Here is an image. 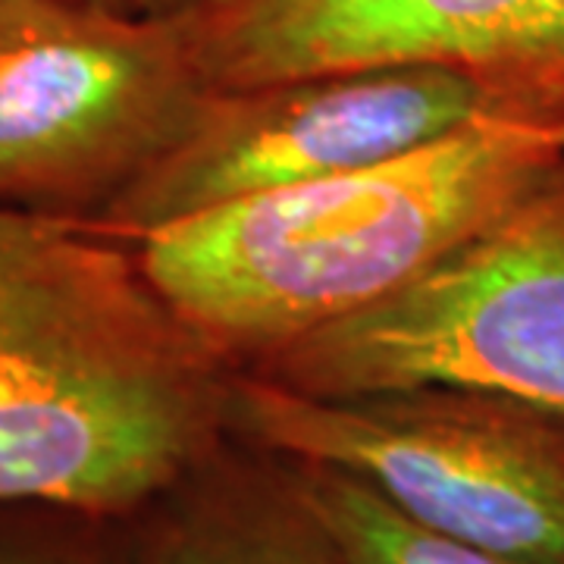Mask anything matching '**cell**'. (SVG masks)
<instances>
[{
  "instance_id": "7",
  "label": "cell",
  "mask_w": 564,
  "mask_h": 564,
  "mask_svg": "<svg viewBox=\"0 0 564 564\" xmlns=\"http://www.w3.org/2000/svg\"><path fill=\"white\" fill-rule=\"evenodd\" d=\"M176 20L210 88L430 63L564 117V0H195Z\"/></svg>"
},
{
  "instance_id": "12",
  "label": "cell",
  "mask_w": 564,
  "mask_h": 564,
  "mask_svg": "<svg viewBox=\"0 0 564 564\" xmlns=\"http://www.w3.org/2000/svg\"><path fill=\"white\" fill-rule=\"evenodd\" d=\"M552 135H555V141L564 148V117H558V120H552Z\"/></svg>"
},
{
  "instance_id": "10",
  "label": "cell",
  "mask_w": 564,
  "mask_h": 564,
  "mask_svg": "<svg viewBox=\"0 0 564 564\" xmlns=\"http://www.w3.org/2000/svg\"><path fill=\"white\" fill-rule=\"evenodd\" d=\"M0 564H141L139 518L0 502Z\"/></svg>"
},
{
  "instance_id": "2",
  "label": "cell",
  "mask_w": 564,
  "mask_h": 564,
  "mask_svg": "<svg viewBox=\"0 0 564 564\" xmlns=\"http://www.w3.org/2000/svg\"><path fill=\"white\" fill-rule=\"evenodd\" d=\"M562 154L552 120L496 113L399 158L223 204L129 245L170 311L242 373L421 276Z\"/></svg>"
},
{
  "instance_id": "1",
  "label": "cell",
  "mask_w": 564,
  "mask_h": 564,
  "mask_svg": "<svg viewBox=\"0 0 564 564\" xmlns=\"http://www.w3.org/2000/svg\"><path fill=\"white\" fill-rule=\"evenodd\" d=\"M229 383L132 245L0 207V502L139 518L229 436Z\"/></svg>"
},
{
  "instance_id": "11",
  "label": "cell",
  "mask_w": 564,
  "mask_h": 564,
  "mask_svg": "<svg viewBox=\"0 0 564 564\" xmlns=\"http://www.w3.org/2000/svg\"><path fill=\"white\" fill-rule=\"evenodd\" d=\"M195 0H120V10L129 13H144V17H176L188 10Z\"/></svg>"
},
{
  "instance_id": "5",
  "label": "cell",
  "mask_w": 564,
  "mask_h": 564,
  "mask_svg": "<svg viewBox=\"0 0 564 564\" xmlns=\"http://www.w3.org/2000/svg\"><path fill=\"white\" fill-rule=\"evenodd\" d=\"M210 91L176 17L0 0V207L98 223Z\"/></svg>"
},
{
  "instance_id": "6",
  "label": "cell",
  "mask_w": 564,
  "mask_h": 564,
  "mask_svg": "<svg viewBox=\"0 0 564 564\" xmlns=\"http://www.w3.org/2000/svg\"><path fill=\"white\" fill-rule=\"evenodd\" d=\"M496 113L508 110L480 82L430 63L214 88L180 144L88 229L135 242L223 204L399 158Z\"/></svg>"
},
{
  "instance_id": "9",
  "label": "cell",
  "mask_w": 564,
  "mask_h": 564,
  "mask_svg": "<svg viewBox=\"0 0 564 564\" xmlns=\"http://www.w3.org/2000/svg\"><path fill=\"white\" fill-rule=\"evenodd\" d=\"M285 464L345 564H533L414 524L373 486L333 464Z\"/></svg>"
},
{
  "instance_id": "4",
  "label": "cell",
  "mask_w": 564,
  "mask_h": 564,
  "mask_svg": "<svg viewBox=\"0 0 564 564\" xmlns=\"http://www.w3.org/2000/svg\"><path fill=\"white\" fill-rule=\"evenodd\" d=\"M242 373L326 399L445 383L564 411V154L421 276Z\"/></svg>"
},
{
  "instance_id": "8",
  "label": "cell",
  "mask_w": 564,
  "mask_h": 564,
  "mask_svg": "<svg viewBox=\"0 0 564 564\" xmlns=\"http://www.w3.org/2000/svg\"><path fill=\"white\" fill-rule=\"evenodd\" d=\"M141 564H345L292 467L232 433L139 514Z\"/></svg>"
},
{
  "instance_id": "3",
  "label": "cell",
  "mask_w": 564,
  "mask_h": 564,
  "mask_svg": "<svg viewBox=\"0 0 564 564\" xmlns=\"http://www.w3.org/2000/svg\"><path fill=\"white\" fill-rule=\"evenodd\" d=\"M229 433L285 462L333 464L414 524L564 564V411L470 386L304 395L232 373Z\"/></svg>"
},
{
  "instance_id": "13",
  "label": "cell",
  "mask_w": 564,
  "mask_h": 564,
  "mask_svg": "<svg viewBox=\"0 0 564 564\" xmlns=\"http://www.w3.org/2000/svg\"><path fill=\"white\" fill-rule=\"evenodd\" d=\"M79 3H107V7H120V0H79Z\"/></svg>"
}]
</instances>
